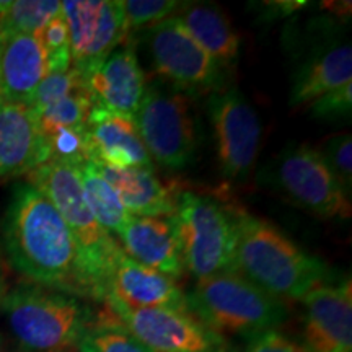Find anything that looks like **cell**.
<instances>
[{"mask_svg":"<svg viewBox=\"0 0 352 352\" xmlns=\"http://www.w3.org/2000/svg\"><path fill=\"white\" fill-rule=\"evenodd\" d=\"M7 261L41 287L78 290V256L67 223L51 201L30 183L13 188L0 223Z\"/></svg>","mask_w":352,"mask_h":352,"instance_id":"cell-1","label":"cell"},{"mask_svg":"<svg viewBox=\"0 0 352 352\" xmlns=\"http://www.w3.org/2000/svg\"><path fill=\"white\" fill-rule=\"evenodd\" d=\"M236 226L235 272L279 300H302L324 284L328 266L307 253L274 223L233 210Z\"/></svg>","mask_w":352,"mask_h":352,"instance_id":"cell-2","label":"cell"},{"mask_svg":"<svg viewBox=\"0 0 352 352\" xmlns=\"http://www.w3.org/2000/svg\"><path fill=\"white\" fill-rule=\"evenodd\" d=\"M26 183L51 201L72 233L78 256L80 294L103 300L113 261L121 246L100 226L88 208L77 164L63 158H50L28 175Z\"/></svg>","mask_w":352,"mask_h":352,"instance_id":"cell-3","label":"cell"},{"mask_svg":"<svg viewBox=\"0 0 352 352\" xmlns=\"http://www.w3.org/2000/svg\"><path fill=\"white\" fill-rule=\"evenodd\" d=\"M0 311L16 342L30 352L77 346L90 327L91 310L80 298L41 285H19L0 297Z\"/></svg>","mask_w":352,"mask_h":352,"instance_id":"cell-4","label":"cell"},{"mask_svg":"<svg viewBox=\"0 0 352 352\" xmlns=\"http://www.w3.org/2000/svg\"><path fill=\"white\" fill-rule=\"evenodd\" d=\"M188 311L206 328L246 340L276 331L287 318L284 302L263 292L236 272L196 280L186 296Z\"/></svg>","mask_w":352,"mask_h":352,"instance_id":"cell-5","label":"cell"},{"mask_svg":"<svg viewBox=\"0 0 352 352\" xmlns=\"http://www.w3.org/2000/svg\"><path fill=\"white\" fill-rule=\"evenodd\" d=\"M176 228L184 271L197 280L235 272L236 226L233 212L209 196L179 192Z\"/></svg>","mask_w":352,"mask_h":352,"instance_id":"cell-6","label":"cell"},{"mask_svg":"<svg viewBox=\"0 0 352 352\" xmlns=\"http://www.w3.org/2000/svg\"><path fill=\"white\" fill-rule=\"evenodd\" d=\"M134 120L152 162L168 170L192 164L197 132L191 95L175 87L147 85Z\"/></svg>","mask_w":352,"mask_h":352,"instance_id":"cell-7","label":"cell"},{"mask_svg":"<svg viewBox=\"0 0 352 352\" xmlns=\"http://www.w3.org/2000/svg\"><path fill=\"white\" fill-rule=\"evenodd\" d=\"M271 179L289 201L316 217L351 219L349 195L311 145L292 144L284 148L272 164Z\"/></svg>","mask_w":352,"mask_h":352,"instance_id":"cell-8","label":"cell"},{"mask_svg":"<svg viewBox=\"0 0 352 352\" xmlns=\"http://www.w3.org/2000/svg\"><path fill=\"white\" fill-rule=\"evenodd\" d=\"M147 46L155 72L184 94H214L223 88V70L195 41L176 15L147 30Z\"/></svg>","mask_w":352,"mask_h":352,"instance_id":"cell-9","label":"cell"},{"mask_svg":"<svg viewBox=\"0 0 352 352\" xmlns=\"http://www.w3.org/2000/svg\"><path fill=\"white\" fill-rule=\"evenodd\" d=\"M219 168L227 182H245L261 144V121L236 87L214 91L208 101Z\"/></svg>","mask_w":352,"mask_h":352,"instance_id":"cell-10","label":"cell"},{"mask_svg":"<svg viewBox=\"0 0 352 352\" xmlns=\"http://www.w3.org/2000/svg\"><path fill=\"white\" fill-rule=\"evenodd\" d=\"M60 6L72 67L87 80L129 34L121 0H65Z\"/></svg>","mask_w":352,"mask_h":352,"instance_id":"cell-11","label":"cell"},{"mask_svg":"<svg viewBox=\"0 0 352 352\" xmlns=\"http://www.w3.org/2000/svg\"><path fill=\"white\" fill-rule=\"evenodd\" d=\"M129 331L153 352H228L226 342L189 311L170 308H131L104 298Z\"/></svg>","mask_w":352,"mask_h":352,"instance_id":"cell-12","label":"cell"},{"mask_svg":"<svg viewBox=\"0 0 352 352\" xmlns=\"http://www.w3.org/2000/svg\"><path fill=\"white\" fill-rule=\"evenodd\" d=\"M303 303V340L308 352H352L351 279L323 284L308 292Z\"/></svg>","mask_w":352,"mask_h":352,"instance_id":"cell-13","label":"cell"},{"mask_svg":"<svg viewBox=\"0 0 352 352\" xmlns=\"http://www.w3.org/2000/svg\"><path fill=\"white\" fill-rule=\"evenodd\" d=\"M87 160L111 168L153 170L134 116L91 104L87 122Z\"/></svg>","mask_w":352,"mask_h":352,"instance_id":"cell-14","label":"cell"},{"mask_svg":"<svg viewBox=\"0 0 352 352\" xmlns=\"http://www.w3.org/2000/svg\"><path fill=\"white\" fill-rule=\"evenodd\" d=\"M51 158L28 104L0 103V183L28 176Z\"/></svg>","mask_w":352,"mask_h":352,"instance_id":"cell-15","label":"cell"},{"mask_svg":"<svg viewBox=\"0 0 352 352\" xmlns=\"http://www.w3.org/2000/svg\"><path fill=\"white\" fill-rule=\"evenodd\" d=\"M118 243L127 256L162 274L179 279L184 272L178 228L173 215H131L118 233Z\"/></svg>","mask_w":352,"mask_h":352,"instance_id":"cell-16","label":"cell"},{"mask_svg":"<svg viewBox=\"0 0 352 352\" xmlns=\"http://www.w3.org/2000/svg\"><path fill=\"white\" fill-rule=\"evenodd\" d=\"M107 297L131 308H170L188 311L186 294L175 279L134 261L122 248L113 261L104 298Z\"/></svg>","mask_w":352,"mask_h":352,"instance_id":"cell-17","label":"cell"},{"mask_svg":"<svg viewBox=\"0 0 352 352\" xmlns=\"http://www.w3.org/2000/svg\"><path fill=\"white\" fill-rule=\"evenodd\" d=\"M91 101L108 111L135 116L147 78L132 46H120L87 78Z\"/></svg>","mask_w":352,"mask_h":352,"instance_id":"cell-18","label":"cell"},{"mask_svg":"<svg viewBox=\"0 0 352 352\" xmlns=\"http://www.w3.org/2000/svg\"><path fill=\"white\" fill-rule=\"evenodd\" d=\"M47 57L38 34H6L0 44V88L3 101L32 103L46 78Z\"/></svg>","mask_w":352,"mask_h":352,"instance_id":"cell-19","label":"cell"},{"mask_svg":"<svg viewBox=\"0 0 352 352\" xmlns=\"http://www.w3.org/2000/svg\"><path fill=\"white\" fill-rule=\"evenodd\" d=\"M104 179L111 184L122 208L129 215L158 217L176 212L178 196L162 182L153 170L111 168L95 164Z\"/></svg>","mask_w":352,"mask_h":352,"instance_id":"cell-20","label":"cell"},{"mask_svg":"<svg viewBox=\"0 0 352 352\" xmlns=\"http://www.w3.org/2000/svg\"><path fill=\"white\" fill-rule=\"evenodd\" d=\"M352 82V47L349 43L328 47L297 70L290 90V107H310L320 96Z\"/></svg>","mask_w":352,"mask_h":352,"instance_id":"cell-21","label":"cell"},{"mask_svg":"<svg viewBox=\"0 0 352 352\" xmlns=\"http://www.w3.org/2000/svg\"><path fill=\"white\" fill-rule=\"evenodd\" d=\"M178 19L220 69L227 70L239 63L240 36L219 7L192 3L183 8Z\"/></svg>","mask_w":352,"mask_h":352,"instance_id":"cell-22","label":"cell"},{"mask_svg":"<svg viewBox=\"0 0 352 352\" xmlns=\"http://www.w3.org/2000/svg\"><path fill=\"white\" fill-rule=\"evenodd\" d=\"M77 170L83 189V196H85V201L91 214L95 215L100 226L109 235L118 236V233H120L122 226H124L131 215L122 208L116 191L104 179V176L100 173V170L96 168L94 162H78Z\"/></svg>","mask_w":352,"mask_h":352,"instance_id":"cell-23","label":"cell"},{"mask_svg":"<svg viewBox=\"0 0 352 352\" xmlns=\"http://www.w3.org/2000/svg\"><path fill=\"white\" fill-rule=\"evenodd\" d=\"M63 12L57 0H16L0 2V32L38 34L54 16Z\"/></svg>","mask_w":352,"mask_h":352,"instance_id":"cell-24","label":"cell"},{"mask_svg":"<svg viewBox=\"0 0 352 352\" xmlns=\"http://www.w3.org/2000/svg\"><path fill=\"white\" fill-rule=\"evenodd\" d=\"M116 316V315H114ZM80 352H153L111 316L100 323H91L77 342Z\"/></svg>","mask_w":352,"mask_h":352,"instance_id":"cell-25","label":"cell"},{"mask_svg":"<svg viewBox=\"0 0 352 352\" xmlns=\"http://www.w3.org/2000/svg\"><path fill=\"white\" fill-rule=\"evenodd\" d=\"M38 38L43 44L44 51H46L47 70H50V74L65 72V70L72 67L69 30L63 12L44 26L41 32L38 33Z\"/></svg>","mask_w":352,"mask_h":352,"instance_id":"cell-26","label":"cell"},{"mask_svg":"<svg viewBox=\"0 0 352 352\" xmlns=\"http://www.w3.org/2000/svg\"><path fill=\"white\" fill-rule=\"evenodd\" d=\"M127 30L144 28L173 16L179 3L175 0H121Z\"/></svg>","mask_w":352,"mask_h":352,"instance_id":"cell-27","label":"cell"},{"mask_svg":"<svg viewBox=\"0 0 352 352\" xmlns=\"http://www.w3.org/2000/svg\"><path fill=\"white\" fill-rule=\"evenodd\" d=\"M324 162L336 176L338 182L344 188L347 195L352 189V138L351 134H338L324 144L320 151Z\"/></svg>","mask_w":352,"mask_h":352,"instance_id":"cell-28","label":"cell"},{"mask_svg":"<svg viewBox=\"0 0 352 352\" xmlns=\"http://www.w3.org/2000/svg\"><path fill=\"white\" fill-rule=\"evenodd\" d=\"M311 114L320 120H340L352 113V82L320 96L310 104Z\"/></svg>","mask_w":352,"mask_h":352,"instance_id":"cell-29","label":"cell"},{"mask_svg":"<svg viewBox=\"0 0 352 352\" xmlns=\"http://www.w3.org/2000/svg\"><path fill=\"white\" fill-rule=\"evenodd\" d=\"M230 352H308L298 342L289 340L284 334L277 331H267L248 341L241 351Z\"/></svg>","mask_w":352,"mask_h":352,"instance_id":"cell-30","label":"cell"},{"mask_svg":"<svg viewBox=\"0 0 352 352\" xmlns=\"http://www.w3.org/2000/svg\"><path fill=\"white\" fill-rule=\"evenodd\" d=\"M0 352H10V347H8V342L6 338L0 334Z\"/></svg>","mask_w":352,"mask_h":352,"instance_id":"cell-31","label":"cell"},{"mask_svg":"<svg viewBox=\"0 0 352 352\" xmlns=\"http://www.w3.org/2000/svg\"><path fill=\"white\" fill-rule=\"evenodd\" d=\"M3 292H6V287H3V277H2V272H0V297L3 296Z\"/></svg>","mask_w":352,"mask_h":352,"instance_id":"cell-32","label":"cell"},{"mask_svg":"<svg viewBox=\"0 0 352 352\" xmlns=\"http://www.w3.org/2000/svg\"><path fill=\"white\" fill-rule=\"evenodd\" d=\"M2 38H3V34H2V32H0V44H2ZM3 101V98H2V88H0V103H2Z\"/></svg>","mask_w":352,"mask_h":352,"instance_id":"cell-33","label":"cell"},{"mask_svg":"<svg viewBox=\"0 0 352 352\" xmlns=\"http://www.w3.org/2000/svg\"><path fill=\"white\" fill-rule=\"evenodd\" d=\"M56 352H60V351H56Z\"/></svg>","mask_w":352,"mask_h":352,"instance_id":"cell-34","label":"cell"}]
</instances>
